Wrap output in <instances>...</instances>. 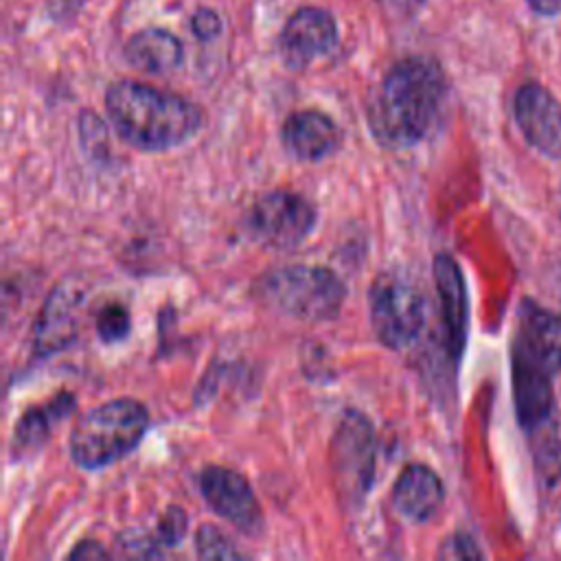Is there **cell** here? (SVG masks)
<instances>
[{"instance_id":"cell-5","label":"cell","mask_w":561,"mask_h":561,"mask_svg":"<svg viewBox=\"0 0 561 561\" xmlns=\"http://www.w3.org/2000/svg\"><path fill=\"white\" fill-rule=\"evenodd\" d=\"M254 296L263 305L296 320L327 322L340 313L346 287L333 270L298 263L274 267L259 276Z\"/></svg>"},{"instance_id":"cell-15","label":"cell","mask_w":561,"mask_h":561,"mask_svg":"<svg viewBox=\"0 0 561 561\" xmlns=\"http://www.w3.org/2000/svg\"><path fill=\"white\" fill-rule=\"evenodd\" d=\"M443 500L445 489L438 473L421 462L408 465L392 486L394 511L412 524L430 522L443 506Z\"/></svg>"},{"instance_id":"cell-2","label":"cell","mask_w":561,"mask_h":561,"mask_svg":"<svg viewBox=\"0 0 561 561\" xmlns=\"http://www.w3.org/2000/svg\"><path fill=\"white\" fill-rule=\"evenodd\" d=\"M561 373V313L524 298L511 342V383L519 427L528 434L557 416L554 379Z\"/></svg>"},{"instance_id":"cell-17","label":"cell","mask_w":561,"mask_h":561,"mask_svg":"<svg viewBox=\"0 0 561 561\" xmlns=\"http://www.w3.org/2000/svg\"><path fill=\"white\" fill-rule=\"evenodd\" d=\"M75 408V397L70 392H59L44 405L26 410L13 432V454H28L39 449V445L50 434L53 425L66 419Z\"/></svg>"},{"instance_id":"cell-4","label":"cell","mask_w":561,"mask_h":561,"mask_svg":"<svg viewBox=\"0 0 561 561\" xmlns=\"http://www.w3.org/2000/svg\"><path fill=\"white\" fill-rule=\"evenodd\" d=\"M149 427V412L136 399H112L90 408L75 423L68 440L77 467L96 471L131 454Z\"/></svg>"},{"instance_id":"cell-1","label":"cell","mask_w":561,"mask_h":561,"mask_svg":"<svg viewBox=\"0 0 561 561\" xmlns=\"http://www.w3.org/2000/svg\"><path fill=\"white\" fill-rule=\"evenodd\" d=\"M445 96L447 79L434 57H403L368 96V129L386 149H410L436 127Z\"/></svg>"},{"instance_id":"cell-25","label":"cell","mask_w":561,"mask_h":561,"mask_svg":"<svg viewBox=\"0 0 561 561\" xmlns=\"http://www.w3.org/2000/svg\"><path fill=\"white\" fill-rule=\"evenodd\" d=\"M528 7L537 13V15H546L552 18L561 11V0H526Z\"/></svg>"},{"instance_id":"cell-6","label":"cell","mask_w":561,"mask_h":561,"mask_svg":"<svg viewBox=\"0 0 561 561\" xmlns=\"http://www.w3.org/2000/svg\"><path fill=\"white\" fill-rule=\"evenodd\" d=\"M368 311L377 340L392 351H403L423 333L427 302L412 278L401 272H383L368 289Z\"/></svg>"},{"instance_id":"cell-3","label":"cell","mask_w":561,"mask_h":561,"mask_svg":"<svg viewBox=\"0 0 561 561\" xmlns=\"http://www.w3.org/2000/svg\"><path fill=\"white\" fill-rule=\"evenodd\" d=\"M105 110L116 134L138 151H169L204 125L197 103L149 83L121 79L105 90Z\"/></svg>"},{"instance_id":"cell-10","label":"cell","mask_w":561,"mask_h":561,"mask_svg":"<svg viewBox=\"0 0 561 561\" xmlns=\"http://www.w3.org/2000/svg\"><path fill=\"white\" fill-rule=\"evenodd\" d=\"M199 491L206 504L239 530L254 535L263 526V515L250 482L234 469L210 465L199 473Z\"/></svg>"},{"instance_id":"cell-12","label":"cell","mask_w":561,"mask_h":561,"mask_svg":"<svg viewBox=\"0 0 561 561\" xmlns=\"http://www.w3.org/2000/svg\"><path fill=\"white\" fill-rule=\"evenodd\" d=\"M434 283L440 305V322L445 331V346L449 359L458 366L462 351L467 346V331H469V300H467V285L458 261L440 252L434 256Z\"/></svg>"},{"instance_id":"cell-14","label":"cell","mask_w":561,"mask_h":561,"mask_svg":"<svg viewBox=\"0 0 561 561\" xmlns=\"http://www.w3.org/2000/svg\"><path fill=\"white\" fill-rule=\"evenodd\" d=\"M280 140L291 158L316 162L337 149L340 129L335 121L320 110H298L285 118Z\"/></svg>"},{"instance_id":"cell-9","label":"cell","mask_w":561,"mask_h":561,"mask_svg":"<svg viewBox=\"0 0 561 561\" xmlns=\"http://www.w3.org/2000/svg\"><path fill=\"white\" fill-rule=\"evenodd\" d=\"M337 44V22L322 7L296 9L278 37V50L287 68L302 70L324 57Z\"/></svg>"},{"instance_id":"cell-26","label":"cell","mask_w":561,"mask_h":561,"mask_svg":"<svg viewBox=\"0 0 561 561\" xmlns=\"http://www.w3.org/2000/svg\"><path fill=\"white\" fill-rule=\"evenodd\" d=\"M381 2H388V4H397V7H416V4H421L423 0H381Z\"/></svg>"},{"instance_id":"cell-7","label":"cell","mask_w":561,"mask_h":561,"mask_svg":"<svg viewBox=\"0 0 561 561\" xmlns=\"http://www.w3.org/2000/svg\"><path fill=\"white\" fill-rule=\"evenodd\" d=\"M377 460V440L370 421L346 410L331 440V465L335 486L346 506H359L373 486Z\"/></svg>"},{"instance_id":"cell-21","label":"cell","mask_w":561,"mask_h":561,"mask_svg":"<svg viewBox=\"0 0 561 561\" xmlns=\"http://www.w3.org/2000/svg\"><path fill=\"white\" fill-rule=\"evenodd\" d=\"M184 535H186V513L180 506H169L158 522L156 541L160 546L173 548L184 539Z\"/></svg>"},{"instance_id":"cell-18","label":"cell","mask_w":561,"mask_h":561,"mask_svg":"<svg viewBox=\"0 0 561 561\" xmlns=\"http://www.w3.org/2000/svg\"><path fill=\"white\" fill-rule=\"evenodd\" d=\"M535 467L541 480L552 486L561 478V421L559 416L528 432Z\"/></svg>"},{"instance_id":"cell-13","label":"cell","mask_w":561,"mask_h":561,"mask_svg":"<svg viewBox=\"0 0 561 561\" xmlns=\"http://www.w3.org/2000/svg\"><path fill=\"white\" fill-rule=\"evenodd\" d=\"M81 309L83 291L77 283L66 280L50 291L33 329V348L39 357L59 353L75 340Z\"/></svg>"},{"instance_id":"cell-22","label":"cell","mask_w":561,"mask_h":561,"mask_svg":"<svg viewBox=\"0 0 561 561\" xmlns=\"http://www.w3.org/2000/svg\"><path fill=\"white\" fill-rule=\"evenodd\" d=\"M438 557H443V559H480L482 550L469 535L456 533L449 539H445V543L438 550Z\"/></svg>"},{"instance_id":"cell-24","label":"cell","mask_w":561,"mask_h":561,"mask_svg":"<svg viewBox=\"0 0 561 561\" xmlns=\"http://www.w3.org/2000/svg\"><path fill=\"white\" fill-rule=\"evenodd\" d=\"M68 557L70 559H103V557H107V552L96 541H81Z\"/></svg>"},{"instance_id":"cell-16","label":"cell","mask_w":561,"mask_h":561,"mask_svg":"<svg viewBox=\"0 0 561 561\" xmlns=\"http://www.w3.org/2000/svg\"><path fill=\"white\" fill-rule=\"evenodd\" d=\"M125 59L147 75H167L182 66L184 46L164 28H142L127 39Z\"/></svg>"},{"instance_id":"cell-23","label":"cell","mask_w":561,"mask_h":561,"mask_svg":"<svg viewBox=\"0 0 561 561\" xmlns=\"http://www.w3.org/2000/svg\"><path fill=\"white\" fill-rule=\"evenodd\" d=\"M191 31L199 39H215L221 33V18L213 9H197L191 18Z\"/></svg>"},{"instance_id":"cell-19","label":"cell","mask_w":561,"mask_h":561,"mask_svg":"<svg viewBox=\"0 0 561 561\" xmlns=\"http://www.w3.org/2000/svg\"><path fill=\"white\" fill-rule=\"evenodd\" d=\"M94 329L103 344H116V342L125 340L131 329V318H129L127 307L121 302L105 305L96 316Z\"/></svg>"},{"instance_id":"cell-20","label":"cell","mask_w":561,"mask_h":561,"mask_svg":"<svg viewBox=\"0 0 561 561\" xmlns=\"http://www.w3.org/2000/svg\"><path fill=\"white\" fill-rule=\"evenodd\" d=\"M195 548L202 559H239L243 552L226 537V533L213 524H202L195 533Z\"/></svg>"},{"instance_id":"cell-11","label":"cell","mask_w":561,"mask_h":561,"mask_svg":"<svg viewBox=\"0 0 561 561\" xmlns=\"http://www.w3.org/2000/svg\"><path fill=\"white\" fill-rule=\"evenodd\" d=\"M515 123L530 147L546 158H561V103L541 83H522L513 99Z\"/></svg>"},{"instance_id":"cell-8","label":"cell","mask_w":561,"mask_h":561,"mask_svg":"<svg viewBox=\"0 0 561 561\" xmlns=\"http://www.w3.org/2000/svg\"><path fill=\"white\" fill-rule=\"evenodd\" d=\"M316 226L313 204L294 191H270L252 202L245 213L248 234L278 250L302 243Z\"/></svg>"}]
</instances>
